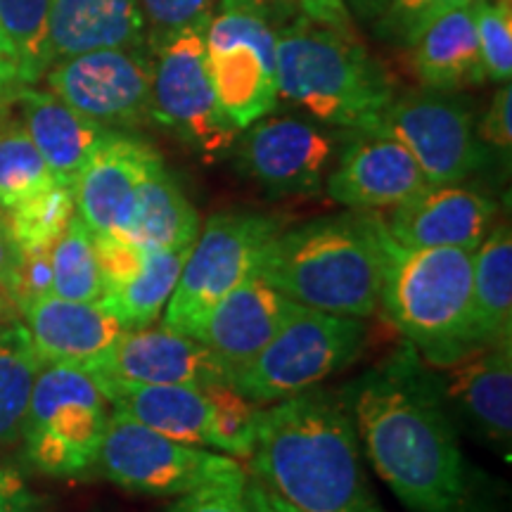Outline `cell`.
Here are the masks:
<instances>
[{
    "label": "cell",
    "instance_id": "cell-2",
    "mask_svg": "<svg viewBox=\"0 0 512 512\" xmlns=\"http://www.w3.org/2000/svg\"><path fill=\"white\" fill-rule=\"evenodd\" d=\"M249 472L299 512H384L344 399L325 389L261 406Z\"/></svg>",
    "mask_w": 512,
    "mask_h": 512
},
{
    "label": "cell",
    "instance_id": "cell-34",
    "mask_svg": "<svg viewBox=\"0 0 512 512\" xmlns=\"http://www.w3.org/2000/svg\"><path fill=\"white\" fill-rule=\"evenodd\" d=\"M204 394L211 408V451L238 460L252 458L261 406L249 401L230 382L211 384Z\"/></svg>",
    "mask_w": 512,
    "mask_h": 512
},
{
    "label": "cell",
    "instance_id": "cell-48",
    "mask_svg": "<svg viewBox=\"0 0 512 512\" xmlns=\"http://www.w3.org/2000/svg\"><path fill=\"white\" fill-rule=\"evenodd\" d=\"M351 3H354L363 15H375V12H380L384 8V0H351Z\"/></svg>",
    "mask_w": 512,
    "mask_h": 512
},
{
    "label": "cell",
    "instance_id": "cell-36",
    "mask_svg": "<svg viewBox=\"0 0 512 512\" xmlns=\"http://www.w3.org/2000/svg\"><path fill=\"white\" fill-rule=\"evenodd\" d=\"M147 22V46L164 41L178 29L209 22L216 15L219 0H140Z\"/></svg>",
    "mask_w": 512,
    "mask_h": 512
},
{
    "label": "cell",
    "instance_id": "cell-41",
    "mask_svg": "<svg viewBox=\"0 0 512 512\" xmlns=\"http://www.w3.org/2000/svg\"><path fill=\"white\" fill-rule=\"evenodd\" d=\"M0 512H48L46 496L31 489L17 467H0Z\"/></svg>",
    "mask_w": 512,
    "mask_h": 512
},
{
    "label": "cell",
    "instance_id": "cell-13",
    "mask_svg": "<svg viewBox=\"0 0 512 512\" xmlns=\"http://www.w3.org/2000/svg\"><path fill=\"white\" fill-rule=\"evenodd\" d=\"M207 69L221 110L240 131L280 102L278 29L249 12L219 10L207 24Z\"/></svg>",
    "mask_w": 512,
    "mask_h": 512
},
{
    "label": "cell",
    "instance_id": "cell-27",
    "mask_svg": "<svg viewBox=\"0 0 512 512\" xmlns=\"http://www.w3.org/2000/svg\"><path fill=\"white\" fill-rule=\"evenodd\" d=\"M472 306L479 344L512 339V233L508 221H496L475 249Z\"/></svg>",
    "mask_w": 512,
    "mask_h": 512
},
{
    "label": "cell",
    "instance_id": "cell-11",
    "mask_svg": "<svg viewBox=\"0 0 512 512\" xmlns=\"http://www.w3.org/2000/svg\"><path fill=\"white\" fill-rule=\"evenodd\" d=\"M375 131L399 140L430 185L465 183L489 157L472 107L451 91L420 88L394 95Z\"/></svg>",
    "mask_w": 512,
    "mask_h": 512
},
{
    "label": "cell",
    "instance_id": "cell-47",
    "mask_svg": "<svg viewBox=\"0 0 512 512\" xmlns=\"http://www.w3.org/2000/svg\"><path fill=\"white\" fill-rule=\"evenodd\" d=\"M242 491H245L247 505L252 512H299L294 505L287 503L283 496H278L273 489H268L261 479H256L252 472H249L245 489Z\"/></svg>",
    "mask_w": 512,
    "mask_h": 512
},
{
    "label": "cell",
    "instance_id": "cell-49",
    "mask_svg": "<svg viewBox=\"0 0 512 512\" xmlns=\"http://www.w3.org/2000/svg\"><path fill=\"white\" fill-rule=\"evenodd\" d=\"M10 309H12V304L8 302V299L3 297V294H0V318H5V316H8Z\"/></svg>",
    "mask_w": 512,
    "mask_h": 512
},
{
    "label": "cell",
    "instance_id": "cell-33",
    "mask_svg": "<svg viewBox=\"0 0 512 512\" xmlns=\"http://www.w3.org/2000/svg\"><path fill=\"white\" fill-rule=\"evenodd\" d=\"M53 0H0V24L19 60L24 86H34L50 69L48 19Z\"/></svg>",
    "mask_w": 512,
    "mask_h": 512
},
{
    "label": "cell",
    "instance_id": "cell-6",
    "mask_svg": "<svg viewBox=\"0 0 512 512\" xmlns=\"http://www.w3.org/2000/svg\"><path fill=\"white\" fill-rule=\"evenodd\" d=\"M110 403L91 373L69 363H43L24 420V458L57 479L95 475Z\"/></svg>",
    "mask_w": 512,
    "mask_h": 512
},
{
    "label": "cell",
    "instance_id": "cell-12",
    "mask_svg": "<svg viewBox=\"0 0 512 512\" xmlns=\"http://www.w3.org/2000/svg\"><path fill=\"white\" fill-rule=\"evenodd\" d=\"M152 48H105L50 64L48 91L112 131H131L152 121Z\"/></svg>",
    "mask_w": 512,
    "mask_h": 512
},
{
    "label": "cell",
    "instance_id": "cell-29",
    "mask_svg": "<svg viewBox=\"0 0 512 512\" xmlns=\"http://www.w3.org/2000/svg\"><path fill=\"white\" fill-rule=\"evenodd\" d=\"M41 366L43 361L24 320L0 318V446L22 439Z\"/></svg>",
    "mask_w": 512,
    "mask_h": 512
},
{
    "label": "cell",
    "instance_id": "cell-28",
    "mask_svg": "<svg viewBox=\"0 0 512 512\" xmlns=\"http://www.w3.org/2000/svg\"><path fill=\"white\" fill-rule=\"evenodd\" d=\"M192 247L147 252L143 268L131 283L100 297V306L117 320L124 330L150 328L162 316Z\"/></svg>",
    "mask_w": 512,
    "mask_h": 512
},
{
    "label": "cell",
    "instance_id": "cell-31",
    "mask_svg": "<svg viewBox=\"0 0 512 512\" xmlns=\"http://www.w3.org/2000/svg\"><path fill=\"white\" fill-rule=\"evenodd\" d=\"M50 261H53L50 294L69 302H100L102 280L95 240L91 228L76 214L50 249Z\"/></svg>",
    "mask_w": 512,
    "mask_h": 512
},
{
    "label": "cell",
    "instance_id": "cell-25",
    "mask_svg": "<svg viewBox=\"0 0 512 512\" xmlns=\"http://www.w3.org/2000/svg\"><path fill=\"white\" fill-rule=\"evenodd\" d=\"M411 48L415 50L413 64L422 88L456 93L486 81L472 5L432 19Z\"/></svg>",
    "mask_w": 512,
    "mask_h": 512
},
{
    "label": "cell",
    "instance_id": "cell-14",
    "mask_svg": "<svg viewBox=\"0 0 512 512\" xmlns=\"http://www.w3.org/2000/svg\"><path fill=\"white\" fill-rule=\"evenodd\" d=\"M347 133L297 114H266L240 133L235 150L242 174L273 197L318 195Z\"/></svg>",
    "mask_w": 512,
    "mask_h": 512
},
{
    "label": "cell",
    "instance_id": "cell-3",
    "mask_svg": "<svg viewBox=\"0 0 512 512\" xmlns=\"http://www.w3.org/2000/svg\"><path fill=\"white\" fill-rule=\"evenodd\" d=\"M380 266V309L427 366L448 363L477 347L472 266L467 249L406 247L373 214Z\"/></svg>",
    "mask_w": 512,
    "mask_h": 512
},
{
    "label": "cell",
    "instance_id": "cell-4",
    "mask_svg": "<svg viewBox=\"0 0 512 512\" xmlns=\"http://www.w3.org/2000/svg\"><path fill=\"white\" fill-rule=\"evenodd\" d=\"M375 211H347L278 230L261 256L259 275L292 302L337 316L380 311Z\"/></svg>",
    "mask_w": 512,
    "mask_h": 512
},
{
    "label": "cell",
    "instance_id": "cell-8",
    "mask_svg": "<svg viewBox=\"0 0 512 512\" xmlns=\"http://www.w3.org/2000/svg\"><path fill=\"white\" fill-rule=\"evenodd\" d=\"M95 475L131 494L178 498L207 486L242 489L249 467L226 453L164 437L110 408Z\"/></svg>",
    "mask_w": 512,
    "mask_h": 512
},
{
    "label": "cell",
    "instance_id": "cell-7",
    "mask_svg": "<svg viewBox=\"0 0 512 512\" xmlns=\"http://www.w3.org/2000/svg\"><path fill=\"white\" fill-rule=\"evenodd\" d=\"M366 318L297 306L266 349L235 370L230 384L256 406H271L316 389L363 356Z\"/></svg>",
    "mask_w": 512,
    "mask_h": 512
},
{
    "label": "cell",
    "instance_id": "cell-37",
    "mask_svg": "<svg viewBox=\"0 0 512 512\" xmlns=\"http://www.w3.org/2000/svg\"><path fill=\"white\" fill-rule=\"evenodd\" d=\"M475 3L477 0H384V10H387L384 22H387L389 34L411 48L432 19L448 10L467 8Z\"/></svg>",
    "mask_w": 512,
    "mask_h": 512
},
{
    "label": "cell",
    "instance_id": "cell-30",
    "mask_svg": "<svg viewBox=\"0 0 512 512\" xmlns=\"http://www.w3.org/2000/svg\"><path fill=\"white\" fill-rule=\"evenodd\" d=\"M3 112L0 110V209L10 211L36 192L50 188L55 178L22 121L3 117Z\"/></svg>",
    "mask_w": 512,
    "mask_h": 512
},
{
    "label": "cell",
    "instance_id": "cell-16",
    "mask_svg": "<svg viewBox=\"0 0 512 512\" xmlns=\"http://www.w3.org/2000/svg\"><path fill=\"white\" fill-rule=\"evenodd\" d=\"M411 152L382 131L347 133L335 166L325 178V195L351 211L392 209L427 188Z\"/></svg>",
    "mask_w": 512,
    "mask_h": 512
},
{
    "label": "cell",
    "instance_id": "cell-32",
    "mask_svg": "<svg viewBox=\"0 0 512 512\" xmlns=\"http://www.w3.org/2000/svg\"><path fill=\"white\" fill-rule=\"evenodd\" d=\"M74 214V188L57 181L50 188L36 192L29 200L5 211L12 238L22 252H48V249H53L57 238L74 219Z\"/></svg>",
    "mask_w": 512,
    "mask_h": 512
},
{
    "label": "cell",
    "instance_id": "cell-17",
    "mask_svg": "<svg viewBox=\"0 0 512 512\" xmlns=\"http://www.w3.org/2000/svg\"><path fill=\"white\" fill-rule=\"evenodd\" d=\"M498 221V202L470 185H427L384 219L389 235L406 247L475 252Z\"/></svg>",
    "mask_w": 512,
    "mask_h": 512
},
{
    "label": "cell",
    "instance_id": "cell-19",
    "mask_svg": "<svg viewBox=\"0 0 512 512\" xmlns=\"http://www.w3.org/2000/svg\"><path fill=\"white\" fill-rule=\"evenodd\" d=\"M162 157L150 143L114 131L88 159L74 181L76 216L93 235H124L140 183Z\"/></svg>",
    "mask_w": 512,
    "mask_h": 512
},
{
    "label": "cell",
    "instance_id": "cell-44",
    "mask_svg": "<svg viewBox=\"0 0 512 512\" xmlns=\"http://www.w3.org/2000/svg\"><path fill=\"white\" fill-rule=\"evenodd\" d=\"M219 10L249 12V15L264 17L275 29L285 27L302 17L299 12V0H219Z\"/></svg>",
    "mask_w": 512,
    "mask_h": 512
},
{
    "label": "cell",
    "instance_id": "cell-46",
    "mask_svg": "<svg viewBox=\"0 0 512 512\" xmlns=\"http://www.w3.org/2000/svg\"><path fill=\"white\" fill-rule=\"evenodd\" d=\"M22 72H19V60L15 48H12L3 24H0V110L15 100L19 88H22Z\"/></svg>",
    "mask_w": 512,
    "mask_h": 512
},
{
    "label": "cell",
    "instance_id": "cell-20",
    "mask_svg": "<svg viewBox=\"0 0 512 512\" xmlns=\"http://www.w3.org/2000/svg\"><path fill=\"white\" fill-rule=\"evenodd\" d=\"M297 306L256 273L226 294L192 337L219 356L233 377L235 370L247 366L266 349Z\"/></svg>",
    "mask_w": 512,
    "mask_h": 512
},
{
    "label": "cell",
    "instance_id": "cell-35",
    "mask_svg": "<svg viewBox=\"0 0 512 512\" xmlns=\"http://www.w3.org/2000/svg\"><path fill=\"white\" fill-rule=\"evenodd\" d=\"M479 53L486 79L510 83L512 76V0H477L472 5Z\"/></svg>",
    "mask_w": 512,
    "mask_h": 512
},
{
    "label": "cell",
    "instance_id": "cell-9",
    "mask_svg": "<svg viewBox=\"0 0 512 512\" xmlns=\"http://www.w3.org/2000/svg\"><path fill=\"white\" fill-rule=\"evenodd\" d=\"M278 230L280 221L259 211L235 209L211 216L200 228L162 313L164 328L195 335L226 294L259 273L264 249Z\"/></svg>",
    "mask_w": 512,
    "mask_h": 512
},
{
    "label": "cell",
    "instance_id": "cell-10",
    "mask_svg": "<svg viewBox=\"0 0 512 512\" xmlns=\"http://www.w3.org/2000/svg\"><path fill=\"white\" fill-rule=\"evenodd\" d=\"M207 24H190L152 46V121L214 162L235 150L242 131L223 114L211 86Z\"/></svg>",
    "mask_w": 512,
    "mask_h": 512
},
{
    "label": "cell",
    "instance_id": "cell-43",
    "mask_svg": "<svg viewBox=\"0 0 512 512\" xmlns=\"http://www.w3.org/2000/svg\"><path fill=\"white\" fill-rule=\"evenodd\" d=\"M19 268H22V249L17 247L8 216L0 209V294L15 306L19 287Z\"/></svg>",
    "mask_w": 512,
    "mask_h": 512
},
{
    "label": "cell",
    "instance_id": "cell-21",
    "mask_svg": "<svg viewBox=\"0 0 512 512\" xmlns=\"http://www.w3.org/2000/svg\"><path fill=\"white\" fill-rule=\"evenodd\" d=\"M19 311L43 363L83 368L124 332L100 302H69L43 294L24 302Z\"/></svg>",
    "mask_w": 512,
    "mask_h": 512
},
{
    "label": "cell",
    "instance_id": "cell-38",
    "mask_svg": "<svg viewBox=\"0 0 512 512\" xmlns=\"http://www.w3.org/2000/svg\"><path fill=\"white\" fill-rule=\"evenodd\" d=\"M95 254H98L102 294L119 290L136 278L143 268L145 249L133 245L121 235H93Z\"/></svg>",
    "mask_w": 512,
    "mask_h": 512
},
{
    "label": "cell",
    "instance_id": "cell-45",
    "mask_svg": "<svg viewBox=\"0 0 512 512\" xmlns=\"http://www.w3.org/2000/svg\"><path fill=\"white\" fill-rule=\"evenodd\" d=\"M299 12L304 19L320 27L339 31V34H354L347 0H299Z\"/></svg>",
    "mask_w": 512,
    "mask_h": 512
},
{
    "label": "cell",
    "instance_id": "cell-40",
    "mask_svg": "<svg viewBox=\"0 0 512 512\" xmlns=\"http://www.w3.org/2000/svg\"><path fill=\"white\" fill-rule=\"evenodd\" d=\"M242 489H245V486H242ZM242 489L207 486V489L178 496L174 503H169L166 512H252Z\"/></svg>",
    "mask_w": 512,
    "mask_h": 512
},
{
    "label": "cell",
    "instance_id": "cell-18",
    "mask_svg": "<svg viewBox=\"0 0 512 512\" xmlns=\"http://www.w3.org/2000/svg\"><path fill=\"white\" fill-rule=\"evenodd\" d=\"M427 370L444 403H453L486 439L505 448V458H510L512 339L477 344L453 361L427 366Z\"/></svg>",
    "mask_w": 512,
    "mask_h": 512
},
{
    "label": "cell",
    "instance_id": "cell-15",
    "mask_svg": "<svg viewBox=\"0 0 512 512\" xmlns=\"http://www.w3.org/2000/svg\"><path fill=\"white\" fill-rule=\"evenodd\" d=\"M93 380L188 384L207 389L230 382V370L200 339L169 328L124 330L112 347L83 366Z\"/></svg>",
    "mask_w": 512,
    "mask_h": 512
},
{
    "label": "cell",
    "instance_id": "cell-39",
    "mask_svg": "<svg viewBox=\"0 0 512 512\" xmlns=\"http://www.w3.org/2000/svg\"><path fill=\"white\" fill-rule=\"evenodd\" d=\"M477 136L486 150L510 157L512 147V88L510 83H501L482 124L477 126Z\"/></svg>",
    "mask_w": 512,
    "mask_h": 512
},
{
    "label": "cell",
    "instance_id": "cell-23",
    "mask_svg": "<svg viewBox=\"0 0 512 512\" xmlns=\"http://www.w3.org/2000/svg\"><path fill=\"white\" fill-rule=\"evenodd\" d=\"M147 43L140 0H53L48 19L50 60Z\"/></svg>",
    "mask_w": 512,
    "mask_h": 512
},
{
    "label": "cell",
    "instance_id": "cell-5",
    "mask_svg": "<svg viewBox=\"0 0 512 512\" xmlns=\"http://www.w3.org/2000/svg\"><path fill=\"white\" fill-rule=\"evenodd\" d=\"M280 100L339 131H375L394 100V83L354 34L297 17L275 43Z\"/></svg>",
    "mask_w": 512,
    "mask_h": 512
},
{
    "label": "cell",
    "instance_id": "cell-24",
    "mask_svg": "<svg viewBox=\"0 0 512 512\" xmlns=\"http://www.w3.org/2000/svg\"><path fill=\"white\" fill-rule=\"evenodd\" d=\"M114 411L164 437L211 448V408L204 389L188 384H138L95 380Z\"/></svg>",
    "mask_w": 512,
    "mask_h": 512
},
{
    "label": "cell",
    "instance_id": "cell-22",
    "mask_svg": "<svg viewBox=\"0 0 512 512\" xmlns=\"http://www.w3.org/2000/svg\"><path fill=\"white\" fill-rule=\"evenodd\" d=\"M12 102L50 174L57 183L72 188L93 152L114 133L112 128L83 117L55 93L38 91L34 86L19 88Z\"/></svg>",
    "mask_w": 512,
    "mask_h": 512
},
{
    "label": "cell",
    "instance_id": "cell-26",
    "mask_svg": "<svg viewBox=\"0 0 512 512\" xmlns=\"http://www.w3.org/2000/svg\"><path fill=\"white\" fill-rule=\"evenodd\" d=\"M202 221L178 178L159 157L140 183L136 207L121 238L147 252H166L195 245Z\"/></svg>",
    "mask_w": 512,
    "mask_h": 512
},
{
    "label": "cell",
    "instance_id": "cell-1",
    "mask_svg": "<svg viewBox=\"0 0 512 512\" xmlns=\"http://www.w3.org/2000/svg\"><path fill=\"white\" fill-rule=\"evenodd\" d=\"M342 399L377 477L408 512H491L411 344L351 382Z\"/></svg>",
    "mask_w": 512,
    "mask_h": 512
},
{
    "label": "cell",
    "instance_id": "cell-42",
    "mask_svg": "<svg viewBox=\"0 0 512 512\" xmlns=\"http://www.w3.org/2000/svg\"><path fill=\"white\" fill-rule=\"evenodd\" d=\"M53 292V261L48 252H22V268H19V287L15 309L34 297Z\"/></svg>",
    "mask_w": 512,
    "mask_h": 512
}]
</instances>
